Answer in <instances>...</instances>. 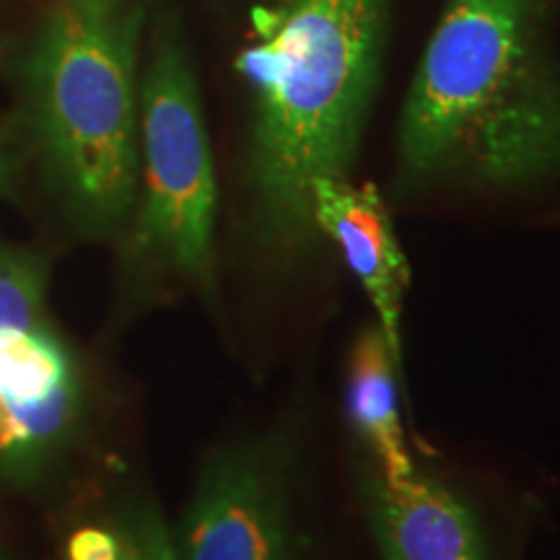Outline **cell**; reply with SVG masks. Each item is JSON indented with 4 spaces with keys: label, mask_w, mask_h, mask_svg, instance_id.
I'll list each match as a JSON object with an SVG mask.
<instances>
[{
    "label": "cell",
    "mask_w": 560,
    "mask_h": 560,
    "mask_svg": "<svg viewBox=\"0 0 560 560\" xmlns=\"http://www.w3.org/2000/svg\"><path fill=\"white\" fill-rule=\"evenodd\" d=\"M392 0H293L240 58L257 91L249 179L257 236L276 262L319 247L312 185L348 177L359 149Z\"/></svg>",
    "instance_id": "cell-1"
},
{
    "label": "cell",
    "mask_w": 560,
    "mask_h": 560,
    "mask_svg": "<svg viewBox=\"0 0 560 560\" xmlns=\"http://www.w3.org/2000/svg\"><path fill=\"white\" fill-rule=\"evenodd\" d=\"M400 166L416 185L560 174V79L527 0H452L405 102Z\"/></svg>",
    "instance_id": "cell-2"
},
{
    "label": "cell",
    "mask_w": 560,
    "mask_h": 560,
    "mask_svg": "<svg viewBox=\"0 0 560 560\" xmlns=\"http://www.w3.org/2000/svg\"><path fill=\"white\" fill-rule=\"evenodd\" d=\"M138 13L117 0H60L26 58L32 136L83 234L122 226L138 198Z\"/></svg>",
    "instance_id": "cell-3"
},
{
    "label": "cell",
    "mask_w": 560,
    "mask_h": 560,
    "mask_svg": "<svg viewBox=\"0 0 560 560\" xmlns=\"http://www.w3.org/2000/svg\"><path fill=\"white\" fill-rule=\"evenodd\" d=\"M138 115L143 156L138 255L210 289L215 276V172L198 83L172 32H159L153 45L140 83Z\"/></svg>",
    "instance_id": "cell-4"
},
{
    "label": "cell",
    "mask_w": 560,
    "mask_h": 560,
    "mask_svg": "<svg viewBox=\"0 0 560 560\" xmlns=\"http://www.w3.org/2000/svg\"><path fill=\"white\" fill-rule=\"evenodd\" d=\"M293 441L283 433L215 452L182 524V560H299L291 527Z\"/></svg>",
    "instance_id": "cell-5"
},
{
    "label": "cell",
    "mask_w": 560,
    "mask_h": 560,
    "mask_svg": "<svg viewBox=\"0 0 560 560\" xmlns=\"http://www.w3.org/2000/svg\"><path fill=\"white\" fill-rule=\"evenodd\" d=\"M83 410L81 366L50 319L0 338V482L37 480Z\"/></svg>",
    "instance_id": "cell-6"
},
{
    "label": "cell",
    "mask_w": 560,
    "mask_h": 560,
    "mask_svg": "<svg viewBox=\"0 0 560 560\" xmlns=\"http://www.w3.org/2000/svg\"><path fill=\"white\" fill-rule=\"evenodd\" d=\"M312 213L319 234L338 244L348 268L369 293L380 314L376 327L400 369L402 299L410 272L382 195L374 185H350L348 177H322L312 185Z\"/></svg>",
    "instance_id": "cell-7"
},
{
    "label": "cell",
    "mask_w": 560,
    "mask_h": 560,
    "mask_svg": "<svg viewBox=\"0 0 560 560\" xmlns=\"http://www.w3.org/2000/svg\"><path fill=\"white\" fill-rule=\"evenodd\" d=\"M366 516L384 560H488L472 509L439 480H371Z\"/></svg>",
    "instance_id": "cell-8"
},
{
    "label": "cell",
    "mask_w": 560,
    "mask_h": 560,
    "mask_svg": "<svg viewBox=\"0 0 560 560\" xmlns=\"http://www.w3.org/2000/svg\"><path fill=\"white\" fill-rule=\"evenodd\" d=\"M397 363L380 327H369L353 348L348 376V405L355 429L382 462L387 480L410 478L412 462L397 412Z\"/></svg>",
    "instance_id": "cell-9"
},
{
    "label": "cell",
    "mask_w": 560,
    "mask_h": 560,
    "mask_svg": "<svg viewBox=\"0 0 560 560\" xmlns=\"http://www.w3.org/2000/svg\"><path fill=\"white\" fill-rule=\"evenodd\" d=\"M47 319V268L30 249L0 242V338Z\"/></svg>",
    "instance_id": "cell-10"
},
{
    "label": "cell",
    "mask_w": 560,
    "mask_h": 560,
    "mask_svg": "<svg viewBox=\"0 0 560 560\" xmlns=\"http://www.w3.org/2000/svg\"><path fill=\"white\" fill-rule=\"evenodd\" d=\"M122 556L120 560H174L170 537L156 516H143L132 532L120 537Z\"/></svg>",
    "instance_id": "cell-11"
},
{
    "label": "cell",
    "mask_w": 560,
    "mask_h": 560,
    "mask_svg": "<svg viewBox=\"0 0 560 560\" xmlns=\"http://www.w3.org/2000/svg\"><path fill=\"white\" fill-rule=\"evenodd\" d=\"M122 540L102 527H81L68 540V560H120Z\"/></svg>",
    "instance_id": "cell-12"
},
{
    "label": "cell",
    "mask_w": 560,
    "mask_h": 560,
    "mask_svg": "<svg viewBox=\"0 0 560 560\" xmlns=\"http://www.w3.org/2000/svg\"><path fill=\"white\" fill-rule=\"evenodd\" d=\"M19 192V156L9 136L0 128V198H13Z\"/></svg>",
    "instance_id": "cell-13"
}]
</instances>
